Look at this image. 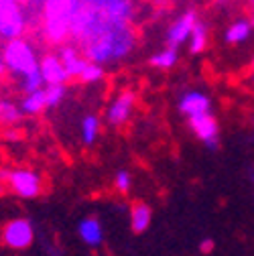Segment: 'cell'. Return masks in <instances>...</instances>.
<instances>
[{
	"instance_id": "obj_16",
	"label": "cell",
	"mask_w": 254,
	"mask_h": 256,
	"mask_svg": "<svg viewBox=\"0 0 254 256\" xmlns=\"http://www.w3.org/2000/svg\"><path fill=\"white\" fill-rule=\"evenodd\" d=\"M4 191H6V183H4L2 179H0V196H2V194H4Z\"/></svg>"
},
{
	"instance_id": "obj_7",
	"label": "cell",
	"mask_w": 254,
	"mask_h": 256,
	"mask_svg": "<svg viewBox=\"0 0 254 256\" xmlns=\"http://www.w3.org/2000/svg\"><path fill=\"white\" fill-rule=\"evenodd\" d=\"M39 68H41V74H43V80H45L47 86H51V84H63V82L70 78L66 66H63V61L57 59V57H53V55H47L41 61Z\"/></svg>"
},
{
	"instance_id": "obj_2",
	"label": "cell",
	"mask_w": 254,
	"mask_h": 256,
	"mask_svg": "<svg viewBox=\"0 0 254 256\" xmlns=\"http://www.w3.org/2000/svg\"><path fill=\"white\" fill-rule=\"evenodd\" d=\"M6 183L12 189V194L22 200H35L43 191L41 175L30 169H8Z\"/></svg>"
},
{
	"instance_id": "obj_13",
	"label": "cell",
	"mask_w": 254,
	"mask_h": 256,
	"mask_svg": "<svg viewBox=\"0 0 254 256\" xmlns=\"http://www.w3.org/2000/svg\"><path fill=\"white\" fill-rule=\"evenodd\" d=\"M114 189L118 191V194H128V191L132 189V175L126 171V169H120L114 177Z\"/></svg>"
},
{
	"instance_id": "obj_8",
	"label": "cell",
	"mask_w": 254,
	"mask_h": 256,
	"mask_svg": "<svg viewBox=\"0 0 254 256\" xmlns=\"http://www.w3.org/2000/svg\"><path fill=\"white\" fill-rule=\"evenodd\" d=\"M152 220V210L148 208V204L144 202H134L130 208V228L134 234H142L144 230H148Z\"/></svg>"
},
{
	"instance_id": "obj_12",
	"label": "cell",
	"mask_w": 254,
	"mask_h": 256,
	"mask_svg": "<svg viewBox=\"0 0 254 256\" xmlns=\"http://www.w3.org/2000/svg\"><path fill=\"white\" fill-rule=\"evenodd\" d=\"M45 96H47V108L59 106L63 96H66V88H63V84H51L45 88Z\"/></svg>"
},
{
	"instance_id": "obj_10",
	"label": "cell",
	"mask_w": 254,
	"mask_h": 256,
	"mask_svg": "<svg viewBox=\"0 0 254 256\" xmlns=\"http://www.w3.org/2000/svg\"><path fill=\"white\" fill-rule=\"evenodd\" d=\"M98 134H100V118L94 116V114H88L82 120V142L86 146H92L96 142Z\"/></svg>"
},
{
	"instance_id": "obj_9",
	"label": "cell",
	"mask_w": 254,
	"mask_h": 256,
	"mask_svg": "<svg viewBox=\"0 0 254 256\" xmlns=\"http://www.w3.org/2000/svg\"><path fill=\"white\" fill-rule=\"evenodd\" d=\"M47 108V96H45V88L33 92V94H26L24 100L20 104V110L22 114H41L43 110Z\"/></svg>"
},
{
	"instance_id": "obj_11",
	"label": "cell",
	"mask_w": 254,
	"mask_h": 256,
	"mask_svg": "<svg viewBox=\"0 0 254 256\" xmlns=\"http://www.w3.org/2000/svg\"><path fill=\"white\" fill-rule=\"evenodd\" d=\"M175 61H177V51H175V47L165 49V51H161V53H156V55L150 57V63H152L154 68H158V70H169V68H173Z\"/></svg>"
},
{
	"instance_id": "obj_4",
	"label": "cell",
	"mask_w": 254,
	"mask_h": 256,
	"mask_svg": "<svg viewBox=\"0 0 254 256\" xmlns=\"http://www.w3.org/2000/svg\"><path fill=\"white\" fill-rule=\"evenodd\" d=\"M134 102H136L134 92H130V90L122 92L118 98L110 104V108H108V112H106L108 124H110V126H122L126 120L130 118V114H132V110H134Z\"/></svg>"
},
{
	"instance_id": "obj_6",
	"label": "cell",
	"mask_w": 254,
	"mask_h": 256,
	"mask_svg": "<svg viewBox=\"0 0 254 256\" xmlns=\"http://www.w3.org/2000/svg\"><path fill=\"white\" fill-rule=\"evenodd\" d=\"M78 234L82 238V242L90 248H98L104 242V230L98 218H84L78 224Z\"/></svg>"
},
{
	"instance_id": "obj_15",
	"label": "cell",
	"mask_w": 254,
	"mask_h": 256,
	"mask_svg": "<svg viewBox=\"0 0 254 256\" xmlns=\"http://www.w3.org/2000/svg\"><path fill=\"white\" fill-rule=\"evenodd\" d=\"M4 138H6V140L16 142V140H20V138H22V132H20V130H16V128H6Z\"/></svg>"
},
{
	"instance_id": "obj_1",
	"label": "cell",
	"mask_w": 254,
	"mask_h": 256,
	"mask_svg": "<svg viewBox=\"0 0 254 256\" xmlns=\"http://www.w3.org/2000/svg\"><path fill=\"white\" fill-rule=\"evenodd\" d=\"M0 240L6 248H12V250H24L33 244L35 240V228L30 220L26 218H14L10 220L6 226L0 230Z\"/></svg>"
},
{
	"instance_id": "obj_3",
	"label": "cell",
	"mask_w": 254,
	"mask_h": 256,
	"mask_svg": "<svg viewBox=\"0 0 254 256\" xmlns=\"http://www.w3.org/2000/svg\"><path fill=\"white\" fill-rule=\"evenodd\" d=\"M189 128H192L194 134L200 138V142L206 148L210 150L220 148V126H218V120L212 116V112L189 116Z\"/></svg>"
},
{
	"instance_id": "obj_14",
	"label": "cell",
	"mask_w": 254,
	"mask_h": 256,
	"mask_svg": "<svg viewBox=\"0 0 254 256\" xmlns=\"http://www.w3.org/2000/svg\"><path fill=\"white\" fill-rule=\"evenodd\" d=\"M214 250H216V240L204 238V240L200 242V252H202V254H212Z\"/></svg>"
},
{
	"instance_id": "obj_5",
	"label": "cell",
	"mask_w": 254,
	"mask_h": 256,
	"mask_svg": "<svg viewBox=\"0 0 254 256\" xmlns=\"http://www.w3.org/2000/svg\"><path fill=\"white\" fill-rule=\"evenodd\" d=\"M179 110L189 118V116H198V114H206L212 110V102L204 92L192 90L181 96L179 100Z\"/></svg>"
}]
</instances>
